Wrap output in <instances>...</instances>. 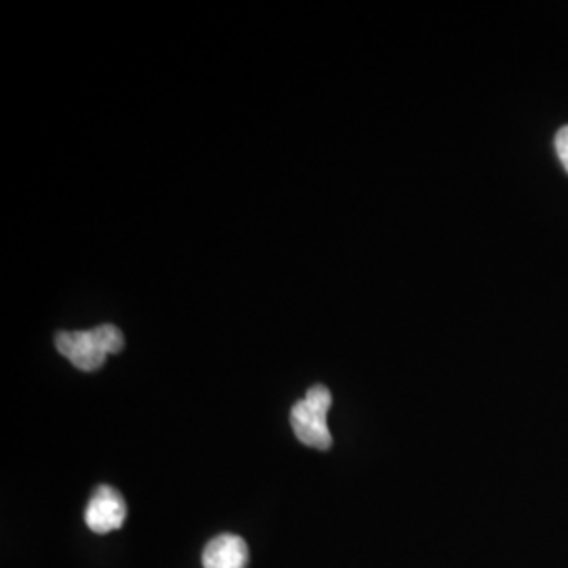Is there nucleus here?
I'll use <instances>...</instances> for the list:
<instances>
[{
    "label": "nucleus",
    "instance_id": "nucleus-1",
    "mask_svg": "<svg viewBox=\"0 0 568 568\" xmlns=\"http://www.w3.org/2000/svg\"><path fill=\"white\" fill-rule=\"evenodd\" d=\"M331 405V392L325 386H314L307 389L304 400L291 408V426L305 447L318 450L333 447V436L326 426V413Z\"/></svg>",
    "mask_w": 568,
    "mask_h": 568
},
{
    "label": "nucleus",
    "instance_id": "nucleus-4",
    "mask_svg": "<svg viewBox=\"0 0 568 568\" xmlns=\"http://www.w3.org/2000/svg\"><path fill=\"white\" fill-rule=\"evenodd\" d=\"M248 546L239 535H220L206 544L203 551L204 568H246Z\"/></svg>",
    "mask_w": 568,
    "mask_h": 568
},
{
    "label": "nucleus",
    "instance_id": "nucleus-6",
    "mask_svg": "<svg viewBox=\"0 0 568 568\" xmlns=\"http://www.w3.org/2000/svg\"><path fill=\"white\" fill-rule=\"evenodd\" d=\"M556 154L568 173V124L556 133Z\"/></svg>",
    "mask_w": 568,
    "mask_h": 568
},
{
    "label": "nucleus",
    "instance_id": "nucleus-2",
    "mask_svg": "<svg viewBox=\"0 0 568 568\" xmlns=\"http://www.w3.org/2000/svg\"><path fill=\"white\" fill-rule=\"evenodd\" d=\"M126 520V504L116 488H98L84 509V523L98 535L119 530Z\"/></svg>",
    "mask_w": 568,
    "mask_h": 568
},
{
    "label": "nucleus",
    "instance_id": "nucleus-3",
    "mask_svg": "<svg viewBox=\"0 0 568 568\" xmlns=\"http://www.w3.org/2000/svg\"><path fill=\"white\" fill-rule=\"evenodd\" d=\"M55 347L72 365L89 373L102 368L108 356L91 331H61L55 337Z\"/></svg>",
    "mask_w": 568,
    "mask_h": 568
},
{
    "label": "nucleus",
    "instance_id": "nucleus-5",
    "mask_svg": "<svg viewBox=\"0 0 568 568\" xmlns=\"http://www.w3.org/2000/svg\"><path fill=\"white\" fill-rule=\"evenodd\" d=\"M91 333L98 339V344L102 345L105 354H119L124 345V337L114 325L95 326Z\"/></svg>",
    "mask_w": 568,
    "mask_h": 568
}]
</instances>
